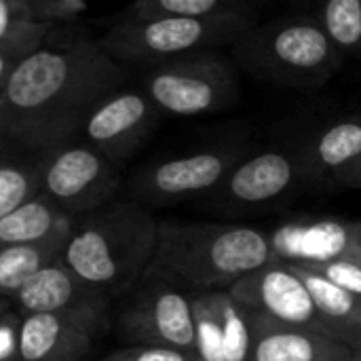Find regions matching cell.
Here are the masks:
<instances>
[{
	"label": "cell",
	"instance_id": "1",
	"mask_svg": "<svg viewBox=\"0 0 361 361\" xmlns=\"http://www.w3.org/2000/svg\"><path fill=\"white\" fill-rule=\"evenodd\" d=\"M127 80L97 40L44 44L0 85V146L49 152L78 137L91 110Z\"/></svg>",
	"mask_w": 361,
	"mask_h": 361
},
{
	"label": "cell",
	"instance_id": "7",
	"mask_svg": "<svg viewBox=\"0 0 361 361\" xmlns=\"http://www.w3.org/2000/svg\"><path fill=\"white\" fill-rule=\"evenodd\" d=\"M121 188V169L85 140H70L44 152V190L76 220L112 203Z\"/></svg>",
	"mask_w": 361,
	"mask_h": 361
},
{
	"label": "cell",
	"instance_id": "23",
	"mask_svg": "<svg viewBox=\"0 0 361 361\" xmlns=\"http://www.w3.org/2000/svg\"><path fill=\"white\" fill-rule=\"evenodd\" d=\"M315 17L343 57L361 55V0H319Z\"/></svg>",
	"mask_w": 361,
	"mask_h": 361
},
{
	"label": "cell",
	"instance_id": "8",
	"mask_svg": "<svg viewBox=\"0 0 361 361\" xmlns=\"http://www.w3.org/2000/svg\"><path fill=\"white\" fill-rule=\"evenodd\" d=\"M127 296L118 315V334L127 345L197 353L192 294L157 275Z\"/></svg>",
	"mask_w": 361,
	"mask_h": 361
},
{
	"label": "cell",
	"instance_id": "27",
	"mask_svg": "<svg viewBox=\"0 0 361 361\" xmlns=\"http://www.w3.org/2000/svg\"><path fill=\"white\" fill-rule=\"evenodd\" d=\"M361 300V260H336L313 269Z\"/></svg>",
	"mask_w": 361,
	"mask_h": 361
},
{
	"label": "cell",
	"instance_id": "3",
	"mask_svg": "<svg viewBox=\"0 0 361 361\" xmlns=\"http://www.w3.org/2000/svg\"><path fill=\"white\" fill-rule=\"evenodd\" d=\"M269 262H273L269 233L256 226L163 220L148 275L199 294L228 290Z\"/></svg>",
	"mask_w": 361,
	"mask_h": 361
},
{
	"label": "cell",
	"instance_id": "20",
	"mask_svg": "<svg viewBox=\"0 0 361 361\" xmlns=\"http://www.w3.org/2000/svg\"><path fill=\"white\" fill-rule=\"evenodd\" d=\"M70 237H59L40 243L2 245L0 247V294L4 305H13L17 294L44 269L63 260Z\"/></svg>",
	"mask_w": 361,
	"mask_h": 361
},
{
	"label": "cell",
	"instance_id": "14",
	"mask_svg": "<svg viewBox=\"0 0 361 361\" xmlns=\"http://www.w3.org/2000/svg\"><path fill=\"white\" fill-rule=\"evenodd\" d=\"M305 184L319 190L353 188L361 176V112L324 123L302 140Z\"/></svg>",
	"mask_w": 361,
	"mask_h": 361
},
{
	"label": "cell",
	"instance_id": "22",
	"mask_svg": "<svg viewBox=\"0 0 361 361\" xmlns=\"http://www.w3.org/2000/svg\"><path fill=\"white\" fill-rule=\"evenodd\" d=\"M222 330V357L224 361H252L254 326L250 311L228 292H209Z\"/></svg>",
	"mask_w": 361,
	"mask_h": 361
},
{
	"label": "cell",
	"instance_id": "16",
	"mask_svg": "<svg viewBox=\"0 0 361 361\" xmlns=\"http://www.w3.org/2000/svg\"><path fill=\"white\" fill-rule=\"evenodd\" d=\"M106 328L108 322L78 315H23L21 361H85Z\"/></svg>",
	"mask_w": 361,
	"mask_h": 361
},
{
	"label": "cell",
	"instance_id": "12",
	"mask_svg": "<svg viewBox=\"0 0 361 361\" xmlns=\"http://www.w3.org/2000/svg\"><path fill=\"white\" fill-rule=\"evenodd\" d=\"M298 184H305L302 142L247 152L212 195L231 207H262L286 197Z\"/></svg>",
	"mask_w": 361,
	"mask_h": 361
},
{
	"label": "cell",
	"instance_id": "15",
	"mask_svg": "<svg viewBox=\"0 0 361 361\" xmlns=\"http://www.w3.org/2000/svg\"><path fill=\"white\" fill-rule=\"evenodd\" d=\"M13 307L23 315L59 313L102 322L110 317V298L74 275L63 262L44 269L27 281L13 300Z\"/></svg>",
	"mask_w": 361,
	"mask_h": 361
},
{
	"label": "cell",
	"instance_id": "25",
	"mask_svg": "<svg viewBox=\"0 0 361 361\" xmlns=\"http://www.w3.org/2000/svg\"><path fill=\"white\" fill-rule=\"evenodd\" d=\"M23 313L4 305L0 315V361H21Z\"/></svg>",
	"mask_w": 361,
	"mask_h": 361
},
{
	"label": "cell",
	"instance_id": "28",
	"mask_svg": "<svg viewBox=\"0 0 361 361\" xmlns=\"http://www.w3.org/2000/svg\"><path fill=\"white\" fill-rule=\"evenodd\" d=\"M40 19L49 23H72L87 11V0H32Z\"/></svg>",
	"mask_w": 361,
	"mask_h": 361
},
{
	"label": "cell",
	"instance_id": "4",
	"mask_svg": "<svg viewBox=\"0 0 361 361\" xmlns=\"http://www.w3.org/2000/svg\"><path fill=\"white\" fill-rule=\"evenodd\" d=\"M231 47L233 59L245 72L294 89L326 85L345 59L317 17H288L254 25Z\"/></svg>",
	"mask_w": 361,
	"mask_h": 361
},
{
	"label": "cell",
	"instance_id": "18",
	"mask_svg": "<svg viewBox=\"0 0 361 361\" xmlns=\"http://www.w3.org/2000/svg\"><path fill=\"white\" fill-rule=\"evenodd\" d=\"M76 222L74 216L55 205L47 195H40L0 218V243L21 245L70 237Z\"/></svg>",
	"mask_w": 361,
	"mask_h": 361
},
{
	"label": "cell",
	"instance_id": "29",
	"mask_svg": "<svg viewBox=\"0 0 361 361\" xmlns=\"http://www.w3.org/2000/svg\"><path fill=\"white\" fill-rule=\"evenodd\" d=\"M349 361H361V347L360 349H355V351H353V355H351V360Z\"/></svg>",
	"mask_w": 361,
	"mask_h": 361
},
{
	"label": "cell",
	"instance_id": "19",
	"mask_svg": "<svg viewBox=\"0 0 361 361\" xmlns=\"http://www.w3.org/2000/svg\"><path fill=\"white\" fill-rule=\"evenodd\" d=\"M300 277L305 279L317 311L328 322L336 341L349 345L351 349L361 347V300L357 296L349 294L326 275L313 269L294 267Z\"/></svg>",
	"mask_w": 361,
	"mask_h": 361
},
{
	"label": "cell",
	"instance_id": "6",
	"mask_svg": "<svg viewBox=\"0 0 361 361\" xmlns=\"http://www.w3.org/2000/svg\"><path fill=\"white\" fill-rule=\"evenodd\" d=\"M144 91L163 116H205L239 99V74L218 49L184 55L144 72Z\"/></svg>",
	"mask_w": 361,
	"mask_h": 361
},
{
	"label": "cell",
	"instance_id": "5",
	"mask_svg": "<svg viewBox=\"0 0 361 361\" xmlns=\"http://www.w3.org/2000/svg\"><path fill=\"white\" fill-rule=\"evenodd\" d=\"M254 25L250 13L218 17L125 15L97 42L121 66L148 70L184 55L233 44Z\"/></svg>",
	"mask_w": 361,
	"mask_h": 361
},
{
	"label": "cell",
	"instance_id": "21",
	"mask_svg": "<svg viewBox=\"0 0 361 361\" xmlns=\"http://www.w3.org/2000/svg\"><path fill=\"white\" fill-rule=\"evenodd\" d=\"M44 190V152L2 148L0 157V218Z\"/></svg>",
	"mask_w": 361,
	"mask_h": 361
},
{
	"label": "cell",
	"instance_id": "11",
	"mask_svg": "<svg viewBox=\"0 0 361 361\" xmlns=\"http://www.w3.org/2000/svg\"><path fill=\"white\" fill-rule=\"evenodd\" d=\"M228 292L252 313L275 324L313 330L332 336L328 322L315 307V300L300 273L283 262H269L228 288Z\"/></svg>",
	"mask_w": 361,
	"mask_h": 361
},
{
	"label": "cell",
	"instance_id": "17",
	"mask_svg": "<svg viewBox=\"0 0 361 361\" xmlns=\"http://www.w3.org/2000/svg\"><path fill=\"white\" fill-rule=\"evenodd\" d=\"M254 347L252 361H349V345L305 328L275 324L252 313Z\"/></svg>",
	"mask_w": 361,
	"mask_h": 361
},
{
	"label": "cell",
	"instance_id": "24",
	"mask_svg": "<svg viewBox=\"0 0 361 361\" xmlns=\"http://www.w3.org/2000/svg\"><path fill=\"white\" fill-rule=\"evenodd\" d=\"M252 0H133L127 15H184V17H218L231 13H247Z\"/></svg>",
	"mask_w": 361,
	"mask_h": 361
},
{
	"label": "cell",
	"instance_id": "26",
	"mask_svg": "<svg viewBox=\"0 0 361 361\" xmlns=\"http://www.w3.org/2000/svg\"><path fill=\"white\" fill-rule=\"evenodd\" d=\"M102 361H201L197 353L163 349V347H144V345H127L123 349L112 351Z\"/></svg>",
	"mask_w": 361,
	"mask_h": 361
},
{
	"label": "cell",
	"instance_id": "2",
	"mask_svg": "<svg viewBox=\"0 0 361 361\" xmlns=\"http://www.w3.org/2000/svg\"><path fill=\"white\" fill-rule=\"evenodd\" d=\"M161 222L137 201H112L78 218L63 264L110 300L131 294L150 273Z\"/></svg>",
	"mask_w": 361,
	"mask_h": 361
},
{
	"label": "cell",
	"instance_id": "10",
	"mask_svg": "<svg viewBox=\"0 0 361 361\" xmlns=\"http://www.w3.org/2000/svg\"><path fill=\"white\" fill-rule=\"evenodd\" d=\"M161 116L142 85H125L91 110L78 137L121 167L146 144Z\"/></svg>",
	"mask_w": 361,
	"mask_h": 361
},
{
	"label": "cell",
	"instance_id": "13",
	"mask_svg": "<svg viewBox=\"0 0 361 361\" xmlns=\"http://www.w3.org/2000/svg\"><path fill=\"white\" fill-rule=\"evenodd\" d=\"M273 260L319 269L336 260H361V222L345 218H296L269 233Z\"/></svg>",
	"mask_w": 361,
	"mask_h": 361
},
{
	"label": "cell",
	"instance_id": "30",
	"mask_svg": "<svg viewBox=\"0 0 361 361\" xmlns=\"http://www.w3.org/2000/svg\"><path fill=\"white\" fill-rule=\"evenodd\" d=\"M353 190H361V176H360V180L355 182V186H353Z\"/></svg>",
	"mask_w": 361,
	"mask_h": 361
},
{
	"label": "cell",
	"instance_id": "9",
	"mask_svg": "<svg viewBox=\"0 0 361 361\" xmlns=\"http://www.w3.org/2000/svg\"><path fill=\"white\" fill-rule=\"evenodd\" d=\"M245 154V146L233 144L146 165L133 176L131 195L142 205H169L207 192L212 195Z\"/></svg>",
	"mask_w": 361,
	"mask_h": 361
}]
</instances>
